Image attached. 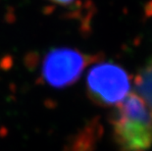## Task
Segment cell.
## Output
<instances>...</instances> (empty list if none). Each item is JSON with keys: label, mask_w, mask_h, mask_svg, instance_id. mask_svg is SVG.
<instances>
[{"label": "cell", "mask_w": 152, "mask_h": 151, "mask_svg": "<svg viewBox=\"0 0 152 151\" xmlns=\"http://www.w3.org/2000/svg\"><path fill=\"white\" fill-rule=\"evenodd\" d=\"M86 88L95 104L118 106L131 93V78L122 67L103 62L89 70Z\"/></svg>", "instance_id": "7a4b0ae2"}, {"label": "cell", "mask_w": 152, "mask_h": 151, "mask_svg": "<svg viewBox=\"0 0 152 151\" xmlns=\"http://www.w3.org/2000/svg\"><path fill=\"white\" fill-rule=\"evenodd\" d=\"M90 57L70 48H58L44 57L41 73L44 81L55 88H63L77 82L88 65Z\"/></svg>", "instance_id": "3957f363"}, {"label": "cell", "mask_w": 152, "mask_h": 151, "mask_svg": "<svg viewBox=\"0 0 152 151\" xmlns=\"http://www.w3.org/2000/svg\"><path fill=\"white\" fill-rule=\"evenodd\" d=\"M112 119L113 137L120 151H147L152 146V114L135 92L118 106Z\"/></svg>", "instance_id": "6da1fadb"}, {"label": "cell", "mask_w": 152, "mask_h": 151, "mask_svg": "<svg viewBox=\"0 0 152 151\" xmlns=\"http://www.w3.org/2000/svg\"><path fill=\"white\" fill-rule=\"evenodd\" d=\"M48 1L54 3V4L60 5V6H69L72 3H75L77 0H48Z\"/></svg>", "instance_id": "5b68a950"}, {"label": "cell", "mask_w": 152, "mask_h": 151, "mask_svg": "<svg viewBox=\"0 0 152 151\" xmlns=\"http://www.w3.org/2000/svg\"><path fill=\"white\" fill-rule=\"evenodd\" d=\"M134 85L135 93L140 96L152 114V58L137 74Z\"/></svg>", "instance_id": "277c9868"}]
</instances>
